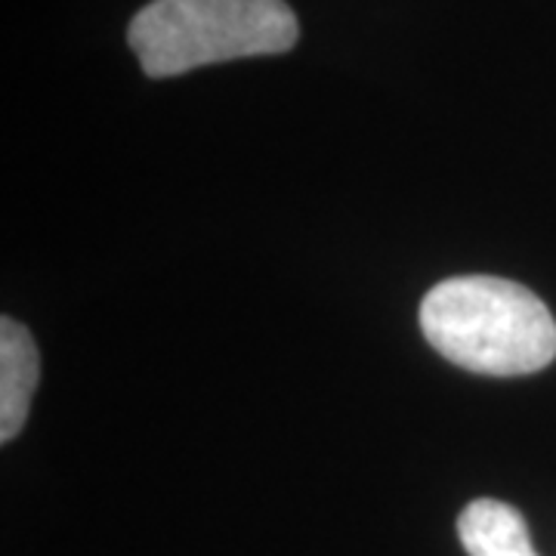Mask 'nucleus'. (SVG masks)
Here are the masks:
<instances>
[{"mask_svg": "<svg viewBox=\"0 0 556 556\" xmlns=\"http://www.w3.org/2000/svg\"><path fill=\"white\" fill-rule=\"evenodd\" d=\"M457 535L470 556H538L517 507L479 497L457 517Z\"/></svg>", "mask_w": 556, "mask_h": 556, "instance_id": "4", "label": "nucleus"}, {"mask_svg": "<svg viewBox=\"0 0 556 556\" xmlns=\"http://www.w3.org/2000/svg\"><path fill=\"white\" fill-rule=\"evenodd\" d=\"M298 35L285 0H152L127 40L149 78H174L214 62L288 53Z\"/></svg>", "mask_w": 556, "mask_h": 556, "instance_id": "2", "label": "nucleus"}, {"mask_svg": "<svg viewBox=\"0 0 556 556\" xmlns=\"http://www.w3.org/2000/svg\"><path fill=\"white\" fill-rule=\"evenodd\" d=\"M424 338L439 356L467 371L517 378L556 358L551 309L517 281L457 276L439 281L420 303Z\"/></svg>", "mask_w": 556, "mask_h": 556, "instance_id": "1", "label": "nucleus"}, {"mask_svg": "<svg viewBox=\"0 0 556 556\" xmlns=\"http://www.w3.org/2000/svg\"><path fill=\"white\" fill-rule=\"evenodd\" d=\"M40 380V356L28 328L3 318L0 321V439L20 437Z\"/></svg>", "mask_w": 556, "mask_h": 556, "instance_id": "3", "label": "nucleus"}]
</instances>
